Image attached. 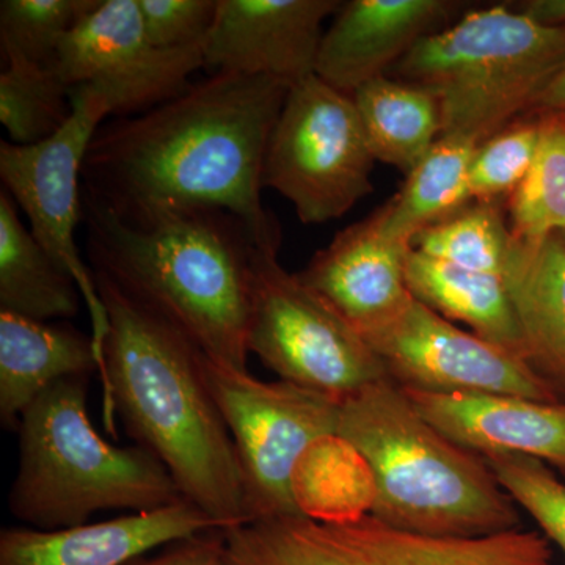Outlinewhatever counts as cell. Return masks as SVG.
Wrapping results in <instances>:
<instances>
[{
    "label": "cell",
    "instance_id": "obj_1",
    "mask_svg": "<svg viewBox=\"0 0 565 565\" xmlns=\"http://www.w3.org/2000/svg\"><path fill=\"white\" fill-rule=\"evenodd\" d=\"M288 92L273 77L212 73L154 109L103 122L82 163V199L126 223L215 207L241 218L256 247L280 250L262 191Z\"/></svg>",
    "mask_w": 565,
    "mask_h": 565
},
{
    "label": "cell",
    "instance_id": "obj_2",
    "mask_svg": "<svg viewBox=\"0 0 565 565\" xmlns=\"http://www.w3.org/2000/svg\"><path fill=\"white\" fill-rule=\"evenodd\" d=\"M109 318L104 344L103 418L161 460L191 501L223 531L247 523L232 434L207 388L203 352L93 273Z\"/></svg>",
    "mask_w": 565,
    "mask_h": 565
},
{
    "label": "cell",
    "instance_id": "obj_3",
    "mask_svg": "<svg viewBox=\"0 0 565 565\" xmlns=\"http://www.w3.org/2000/svg\"><path fill=\"white\" fill-rule=\"evenodd\" d=\"M92 270L214 362L248 371L255 241L241 218L180 207L126 223L82 199Z\"/></svg>",
    "mask_w": 565,
    "mask_h": 565
},
{
    "label": "cell",
    "instance_id": "obj_4",
    "mask_svg": "<svg viewBox=\"0 0 565 565\" xmlns=\"http://www.w3.org/2000/svg\"><path fill=\"white\" fill-rule=\"evenodd\" d=\"M337 437L366 463L370 514L386 525L435 539L519 531V504L484 457L426 422L392 379L341 401Z\"/></svg>",
    "mask_w": 565,
    "mask_h": 565
},
{
    "label": "cell",
    "instance_id": "obj_5",
    "mask_svg": "<svg viewBox=\"0 0 565 565\" xmlns=\"http://www.w3.org/2000/svg\"><path fill=\"white\" fill-rule=\"evenodd\" d=\"M88 384V375L63 379L21 416L9 509L33 530H63L103 511L137 514L184 500L151 451L111 445L93 427Z\"/></svg>",
    "mask_w": 565,
    "mask_h": 565
},
{
    "label": "cell",
    "instance_id": "obj_6",
    "mask_svg": "<svg viewBox=\"0 0 565 565\" xmlns=\"http://www.w3.org/2000/svg\"><path fill=\"white\" fill-rule=\"evenodd\" d=\"M565 66V28H545L512 7L467 11L426 36L386 76L433 93L441 136L481 143L530 114Z\"/></svg>",
    "mask_w": 565,
    "mask_h": 565
},
{
    "label": "cell",
    "instance_id": "obj_7",
    "mask_svg": "<svg viewBox=\"0 0 565 565\" xmlns=\"http://www.w3.org/2000/svg\"><path fill=\"white\" fill-rule=\"evenodd\" d=\"M225 565H552L546 537L512 533L435 539L371 514L259 520L223 531Z\"/></svg>",
    "mask_w": 565,
    "mask_h": 565
},
{
    "label": "cell",
    "instance_id": "obj_8",
    "mask_svg": "<svg viewBox=\"0 0 565 565\" xmlns=\"http://www.w3.org/2000/svg\"><path fill=\"white\" fill-rule=\"evenodd\" d=\"M202 366L232 434L247 523L305 515L297 478L316 446L337 437L340 403L289 382L259 381L204 353Z\"/></svg>",
    "mask_w": 565,
    "mask_h": 565
},
{
    "label": "cell",
    "instance_id": "obj_9",
    "mask_svg": "<svg viewBox=\"0 0 565 565\" xmlns=\"http://www.w3.org/2000/svg\"><path fill=\"white\" fill-rule=\"evenodd\" d=\"M374 162L352 96L313 74L289 87L267 143L263 188L289 200L305 225H321L374 191Z\"/></svg>",
    "mask_w": 565,
    "mask_h": 565
},
{
    "label": "cell",
    "instance_id": "obj_10",
    "mask_svg": "<svg viewBox=\"0 0 565 565\" xmlns=\"http://www.w3.org/2000/svg\"><path fill=\"white\" fill-rule=\"evenodd\" d=\"M248 351L280 381L341 401L390 379L377 353L275 248L255 247Z\"/></svg>",
    "mask_w": 565,
    "mask_h": 565
},
{
    "label": "cell",
    "instance_id": "obj_11",
    "mask_svg": "<svg viewBox=\"0 0 565 565\" xmlns=\"http://www.w3.org/2000/svg\"><path fill=\"white\" fill-rule=\"evenodd\" d=\"M71 103L68 122L51 139L28 147L0 141V178L41 247L76 281L90 316L102 379L109 318L92 267L82 259L76 230L82 222V163L96 131L111 117V103L92 84L71 88Z\"/></svg>",
    "mask_w": 565,
    "mask_h": 565
},
{
    "label": "cell",
    "instance_id": "obj_12",
    "mask_svg": "<svg viewBox=\"0 0 565 565\" xmlns=\"http://www.w3.org/2000/svg\"><path fill=\"white\" fill-rule=\"evenodd\" d=\"M362 338L403 390L561 401L522 359L465 332L415 297L399 315Z\"/></svg>",
    "mask_w": 565,
    "mask_h": 565
},
{
    "label": "cell",
    "instance_id": "obj_13",
    "mask_svg": "<svg viewBox=\"0 0 565 565\" xmlns=\"http://www.w3.org/2000/svg\"><path fill=\"white\" fill-rule=\"evenodd\" d=\"M202 66L203 44L162 50L148 39L137 0H99L63 41L52 70L70 88L102 87L117 118L177 98Z\"/></svg>",
    "mask_w": 565,
    "mask_h": 565
},
{
    "label": "cell",
    "instance_id": "obj_14",
    "mask_svg": "<svg viewBox=\"0 0 565 565\" xmlns=\"http://www.w3.org/2000/svg\"><path fill=\"white\" fill-rule=\"evenodd\" d=\"M341 6L338 0H218L203 43L204 66L292 87L316 74L323 21Z\"/></svg>",
    "mask_w": 565,
    "mask_h": 565
},
{
    "label": "cell",
    "instance_id": "obj_15",
    "mask_svg": "<svg viewBox=\"0 0 565 565\" xmlns=\"http://www.w3.org/2000/svg\"><path fill=\"white\" fill-rule=\"evenodd\" d=\"M411 250L386 233L377 210L338 233L297 275L362 337L414 300L407 282Z\"/></svg>",
    "mask_w": 565,
    "mask_h": 565
},
{
    "label": "cell",
    "instance_id": "obj_16",
    "mask_svg": "<svg viewBox=\"0 0 565 565\" xmlns=\"http://www.w3.org/2000/svg\"><path fill=\"white\" fill-rule=\"evenodd\" d=\"M217 530L223 531L188 500L63 530L3 527L0 565H129L152 550Z\"/></svg>",
    "mask_w": 565,
    "mask_h": 565
},
{
    "label": "cell",
    "instance_id": "obj_17",
    "mask_svg": "<svg viewBox=\"0 0 565 565\" xmlns=\"http://www.w3.org/2000/svg\"><path fill=\"white\" fill-rule=\"evenodd\" d=\"M462 2L352 0L323 32L316 76L351 95L386 76L419 41L452 24Z\"/></svg>",
    "mask_w": 565,
    "mask_h": 565
},
{
    "label": "cell",
    "instance_id": "obj_18",
    "mask_svg": "<svg viewBox=\"0 0 565 565\" xmlns=\"http://www.w3.org/2000/svg\"><path fill=\"white\" fill-rule=\"evenodd\" d=\"M403 392L426 422L457 445L478 455L533 457L552 465L565 479V401L542 403L498 394Z\"/></svg>",
    "mask_w": 565,
    "mask_h": 565
},
{
    "label": "cell",
    "instance_id": "obj_19",
    "mask_svg": "<svg viewBox=\"0 0 565 565\" xmlns=\"http://www.w3.org/2000/svg\"><path fill=\"white\" fill-rule=\"evenodd\" d=\"M99 374L92 334L66 321L44 322L0 311V423L18 430L21 416L50 386Z\"/></svg>",
    "mask_w": 565,
    "mask_h": 565
},
{
    "label": "cell",
    "instance_id": "obj_20",
    "mask_svg": "<svg viewBox=\"0 0 565 565\" xmlns=\"http://www.w3.org/2000/svg\"><path fill=\"white\" fill-rule=\"evenodd\" d=\"M504 282L523 338V360L565 401V239H512Z\"/></svg>",
    "mask_w": 565,
    "mask_h": 565
},
{
    "label": "cell",
    "instance_id": "obj_21",
    "mask_svg": "<svg viewBox=\"0 0 565 565\" xmlns=\"http://www.w3.org/2000/svg\"><path fill=\"white\" fill-rule=\"evenodd\" d=\"M412 296L448 321L523 360V338L504 278L475 273L412 248L407 256ZM525 362V360H523Z\"/></svg>",
    "mask_w": 565,
    "mask_h": 565
},
{
    "label": "cell",
    "instance_id": "obj_22",
    "mask_svg": "<svg viewBox=\"0 0 565 565\" xmlns=\"http://www.w3.org/2000/svg\"><path fill=\"white\" fill-rule=\"evenodd\" d=\"M76 281L25 228L9 192H0V311L35 319L68 321L81 310Z\"/></svg>",
    "mask_w": 565,
    "mask_h": 565
},
{
    "label": "cell",
    "instance_id": "obj_23",
    "mask_svg": "<svg viewBox=\"0 0 565 565\" xmlns=\"http://www.w3.org/2000/svg\"><path fill=\"white\" fill-rule=\"evenodd\" d=\"M375 161L407 177L440 139V104L411 82L382 76L352 93Z\"/></svg>",
    "mask_w": 565,
    "mask_h": 565
},
{
    "label": "cell",
    "instance_id": "obj_24",
    "mask_svg": "<svg viewBox=\"0 0 565 565\" xmlns=\"http://www.w3.org/2000/svg\"><path fill=\"white\" fill-rule=\"evenodd\" d=\"M476 147L478 143L465 137L440 136L407 174L403 189L379 207L386 233L412 245L424 228L473 202L468 173Z\"/></svg>",
    "mask_w": 565,
    "mask_h": 565
},
{
    "label": "cell",
    "instance_id": "obj_25",
    "mask_svg": "<svg viewBox=\"0 0 565 565\" xmlns=\"http://www.w3.org/2000/svg\"><path fill=\"white\" fill-rule=\"evenodd\" d=\"M541 115V139L525 180L505 202L512 239L534 245L565 234V114Z\"/></svg>",
    "mask_w": 565,
    "mask_h": 565
},
{
    "label": "cell",
    "instance_id": "obj_26",
    "mask_svg": "<svg viewBox=\"0 0 565 565\" xmlns=\"http://www.w3.org/2000/svg\"><path fill=\"white\" fill-rule=\"evenodd\" d=\"M412 248L475 273L504 277L512 252L505 200L470 202L416 234Z\"/></svg>",
    "mask_w": 565,
    "mask_h": 565
},
{
    "label": "cell",
    "instance_id": "obj_27",
    "mask_svg": "<svg viewBox=\"0 0 565 565\" xmlns=\"http://www.w3.org/2000/svg\"><path fill=\"white\" fill-rule=\"evenodd\" d=\"M73 114L71 88L54 70L10 58L0 74V122L11 143L51 139Z\"/></svg>",
    "mask_w": 565,
    "mask_h": 565
},
{
    "label": "cell",
    "instance_id": "obj_28",
    "mask_svg": "<svg viewBox=\"0 0 565 565\" xmlns=\"http://www.w3.org/2000/svg\"><path fill=\"white\" fill-rule=\"evenodd\" d=\"M98 3L99 0H2L3 57L52 68L63 41Z\"/></svg>",
    "mask_w": 565,
    "mask_h": 565
},
{
    "label": "cell",
    "instance_id": "obj_29",
    "mask_svg": "<svg viewBox=\"0 0 565 565\" xmlns=\"http://www.w3.org/2000/svg\"><path fill=\"white\" fill-rule=\"evenodd\" d=\"M541 139V115L509 122L476 147L468 173L471 200H505L525 180Z\"/></svg>",
    "mask_w": 565,
    "mask_h": 565
},
{
    "label": "cell",
    "instance_id": "obj_30",
    "mask_svg": "<svg viewBox=\"0 0 565 565\" xmlns=\"http://www.w3.org/2000/svg\"><path fill=\"white\" fill-rule=\"evenodd\" d=\"M501 487L533 516L565 556V484L541 460L522 455H481Z\"/></svg>",
    "mask_w": 565,
    "mask_h": 565
},
{
    "label": "cell",
    "instance_id": "obj_31",
    "mask_svg": "<svg viewBox=\"0 0 565 565\" xmlns=\"http://www.w3.org/2000/svg\"><path fill=\"white\" fill-rule=\"evenodd\" d=\"M148 39L162 50L199 46L206 40L218 0H137Z\"/></svg>",
    "mask_w": 565,
    "mask_h": 565
},
{
    "label": "cell",
    "instance_id": "obj_32",
    "mask_svg": "<svg viewBox=\"0 0 565 565\" xmlns=\"http://www.w3.org/2000/svg\"><path fill=\"white\" fill-rule=\"evenodd\" d=\"M129 565H225L223 531H207L182 539L172 545L163 546L158 555L141 557Z\"/></svg>",
    "mask_w": 565,
    "mask_h": 565
},
{
    "label": "cell",
    "instance_id": "obj_33",
    "mask_svg": "<svg viewBox=\"0 0 565 565\" xmlns=\"http://www.w3.org/2000/svg\"><path fill=\"white\" fill-rule=\"evenodd\" d=\"M512 9L545 28H565V0H523Z\"/></svg>",
    "mask_w": 565,
    "mask_h": 565
},
{
    "label": "cell",
    "instance_id": "obj_34",
    "mask_svg": "<svg viewBox=\"0 0 565 565\" xmlns=\"http://www.w3.org/2000/svg\"><path fill=\"white\" fill-rule=\"evenodd\" d=\"M548 111L565 114V66L557 73L555 79L546 85L530 114H548Z\"/></svg>",
    "mask_w": 565,
    "mask_h": 565
},
{
    "label": "cell",
    "instance_id": "obj_35",
    "mask_svg": "<svg viewBox=\"0 0 565 565\" xmlns=\"http://www.w3.org/2000/svg\"><path fill=\"white\" fill-rule=\"evenodd\" d=\"M561 236H563V237H564V239H565V234H561Z\"/></svg>",
    "mask_w": 565,
    "mask_h": 565
}]
</instances>
